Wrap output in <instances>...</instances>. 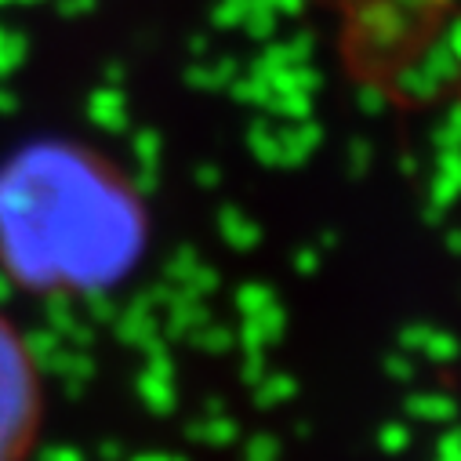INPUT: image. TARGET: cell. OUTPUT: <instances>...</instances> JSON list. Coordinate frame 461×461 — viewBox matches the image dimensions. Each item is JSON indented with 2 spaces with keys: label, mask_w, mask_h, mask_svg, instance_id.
<instances>
[{
  "label": "cell",
  "mask_w": 461,
  "mask_h": 461,
  "mask_svg": "<svg viewBox=\"0 0 461 461\" xmlns=\"http://www.w3.org/2000/svg\"><path fill=\"white\" fill-rule=\"evenodd\" d=\"M139 237L117 182L66 142L0 160V273L26 291H91L113 280Z\"/></svg>",
  "instance_id": "obj_1"
},
{
  "label": "cell",
  "mask_w": 461,
  "mask_h": 461,
  "mask_svg": "<svg viewBox=\"0 0 461 461\" xmlns=\"http://www.w3.org/2000/svg\"><path fill=\"white\" fill-rule=\"evenodd\" d=\"M44 421V382L33 349L0 312V461H26Z\"/></svg>",
  "instance_id": "obj_2"
}]
</instances>
